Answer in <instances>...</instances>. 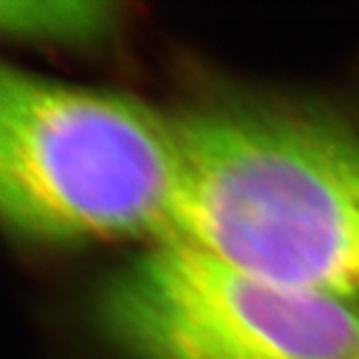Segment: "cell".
<instances>
[{
	"instance_id": "1",
	"label": "cell",
	"mask_w": 359,
	"mask_h": 359,
	"mask_svg": "<svg viewBox=\"0 0 359 359\" xmlns=\"http://www.w3.org/2000/svg\"><path fill=\"white\" fill-rule=\"evenodd\" d=\"M164 242L250 276L359 304V128L321 108L226 100L176 116Z\"/></svg>"
},
{
	"instance_id": "4",
	"label": "cell",
	"mask_w": 359,
	"mask_h": 359,
	"mask_svg": "<svg viewBox=\"0 0 359 359\" xmlns=\"http://www.w3.org/2000/svg\"><path fill=\"white\" fill-rule=\"evenodd\" d=\"M114 11L108 2H2L0 18L18 39L86 42L112 30Z\"/></svg>"
},
{
	"instance_id": "3",
	"label": "cell",
	"mask_w": 359,
	"mask_h": 359,
	"mask_svg": "<svg viewBox=\"0 0 359 359\" xmlns=\"http://www.w3.org/2000/svg\"><path fill=\"white\" fill-rule=\"evenodd\" d=\"M96 318L130 359H359V304L259 280L176 242L112 271Z\"/></svg>"
},
{
	"instance_id": "2",
	"label": "cell",
	"mask_w": 359,
	"mask_h": 359,
	"mask_svg": "<svg viewBox=\"0 0 359 359\" xmlns=\"http://www.w3.org/2000/svg\"><path fill=\"white\" fill-rule=\"evenodd\" d=\"M178 180L176 116L126 94L2 68L0 210L18 238L164 242Z\"/></svg>"
}]
</instances>
